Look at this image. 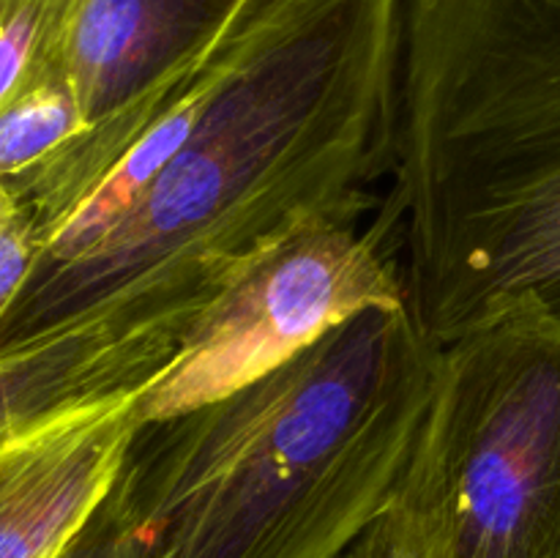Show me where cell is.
I'll use <instances>...</instances> for the list:
<instances>
[{
    "instance_id": "obj_1",
    "label": "cell",
    "mask_w": 560,
    "mask_h": 558,
    "mask_svg": "<svg viewBox=\"0 0 560 558\" xmlns=\"http://www.w3.org/2000/svg\"><path fill=\"white\" fill-rule=\"evenodd\" d=\"M405 0H246L195 85L49 235L0 345L69 321L189 328L262 246L375 206Z\"/></svg>"
},
{
    "instance_id": "obj_2",
    "label": "cell",
    "mask_w": 560,
    "mask_h": 558,
    "mask_svg": "<svg viewBox=\"0 0 560 558\" xmlns=\"http://www.w3.org/2000/svg\"><path fill=\"white\" fill-rule=\"evenodd\" d=\"M438 345L377 306L233 394L137 427L113 481L140 558H337L399 496Z\"/></svg>"
},
{
    "instance_id": "obj_3",
    "label": "cell",
    "mask_w": 560,
    "mask_h": 558,
    "mask_svg": "<svg viewBox=\"0 0 560 558\" xmlns=\"http://www.w3.org/2000/svg\"><path fill=\"white\" fill-rule=\"evenodd\" d=\"M392 175L432 345L517 306L560 317V0H405Z\"/></svg>"
},
{
    "instance_id": "obj_4",
    "label": "cell",
    "mask_w": 560,
    "mask_h": 558,
    "mask_svg": "<svg viewBox=\"0 0 560 558\" xmlns=\"http://www.w3.org/2000/svg\"><path fill=\"white\" fill-rule=\"evenodd\" d=\"M397 498L430 558H560V317L517 306L438 348Z\"/></svg>"
},
{
    "instance_id": "obj_5",
    "label": "cell",
    "mask_w": 560,
    "mask_h": 558,
    "mask_svg": "<svg viewBox=\"0 0 560 558\" xmlns=\"http://www.w3.org/2000/svg\"><path fill=\"white\" fill-rule=\"evenodd\" d=\"M408 304L399 222L315 217L262 246L202 306L173 361L137 394L140 425L233 394L377 306Z\"/></svg>"
},
{
    "instance_id": "obj_6",
    "label": "cell",
    "mask_w": 560,
    "mask_h": 558,
    "mask_svg": "<svg viewBox=\"0 0 560 558\" xmlns=\"http://www.w3.org/2000/svg\"><path fill=\"white\" fill-rule=\"evenodd\" d=\"M246 0H69L55 63L85 131L9 181L49 239L145 131L189 93Z\"/></svg>"
},
{
    "instance_id": "obj_7",
    "label": "cell",
    "mask_w": 560,
    "mask_h": 558,
    "mask_svg": "<svg viewBox=\"0 0 560 558\" xmlns=\"http://www.w3.org/2000/svg\"><path fill=\"white\" fill-rule=\"evenodd\" d=\"M140 392L77 405L0 443V558H55L104 503Z\"/></svg>"
},
{
    "instance_id": "obj_8",
    "label": "cell",
    "mask_w": 560,
    "mask_h": 558,
    "mask_svg": "<svg viewBox=\"0 0 560 558\" xmlns=\"http://www.w3.org/2000/svg\"><path fill=\"white\" fill-rule=\"evenodd\" d=\"M186 328L69 321L0 345V443L77 405L142 392Z\"/></svg>"
},
{
    "instance_id": "obj_9",
    "label": "cell",
    "mask_w": 560,
    "mask_h": 558,
    "mask_svg": "<svg viewBox=\"0 0 560 558\" xmlns=\"http://www.w3.org/2000/svg\"><path fill=\"white\" fill-rule=\"evenodd\" d=\"M85 131L80 102L58 63H49L0 107V181L31 173Z\"/></svg>"
},
{
    "instance_id": "obj_10",
    "label": "cell",
    "mask_w": 560,
    "mask_h": 558,
    "mask_svg": "<svg viewBox=\"0 0 560 558\" xmlns=\"http://www.w3.org/2000/svg\"><path fill=\"white\" fill-rule=\"evenodd\" d=\"M69 0H0V107L55 63Z\"/></svg>"
},
{
    "instance_id": "obj_11",
    "label": "cell",
    "mask_w": 560,
    "mask_h": 558,
    "mask_svg": "<svg viewBox=\"0 0 560 558\" xmlns=\"http://www.w3.org/2000/svg\"><path fill=\"white\" fill-rule=\"evenodd\" d=\"M38 252L42 244L33 217L11 186L0 181V323L31 279Z\"/></svg>"
},
{
    "instance_id": "obj_12",
    "label": "cell",
    "mask_w": 560,
    "mask_h": 558,
    "mask_svg": "<svg viewBox=\"0 0 560 558\" xmlns=\"http://www.w3.org/2000/svg\"><path fill=\"white\" fill-rule=\"evenodd\" d=\"M337 558H430L419 523L402 501H394Z\"/></svg>"
},
{
    "instance_id": "obj_13",
    "label": "cell",
    "mask_w": 560,
    "mask_h": 558,
    "mask_svg": "<svg viewBox=\"0 0 560 558\" xmlns=\"http://www.w3.org/2000/svg\"><path fill=\"white\" fill-rule=\"evenodd\" d=\"M55 558H140L109 492L102 507Z\"/></svg>"
}]
</instances>
